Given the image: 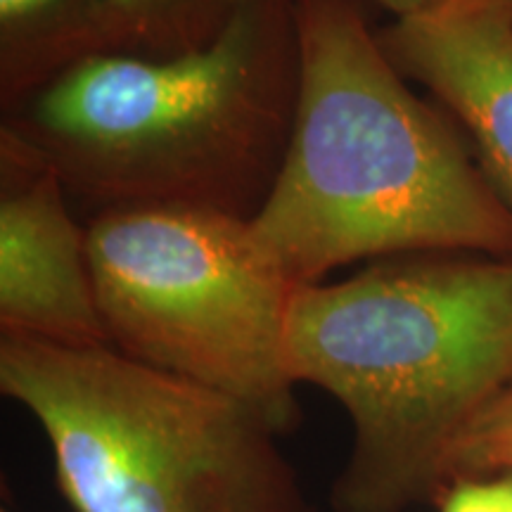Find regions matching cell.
Here are the masks:
<instances>
[{
  "mask_svg": "<svg viewBox=\"0 0 512 512\" xmlns=\"http://www.w3.org/2000/svg\"><path fill=\"white\" fill-rule=\"evenodd\" d=\"M107 0H0L3 112L74 64L107 53Z\"/></svg>",
  "mask_w": 512,
  "mask_h": 512,
  "instance_id": "cell-8",
  "label": "cell"
},
{
  "mask_svg": "<svg viewBox=\"0 0 512 512\" xmlns=\"http://www.w3.org/2000/svg\"><path fill=\"white\" fill-rule=\"evenodd\" d=\"M494 472H512V387L491 401L448 448L444 484Z\"/></svg>",
  "mask_w": 512,
  "mask_h": 512,
  "instance_id": "cell-10",
  "label": "cell"
},
{
  "mask_svg": "<svg viewBox=\"0 0 512 512\" xmlns=\"http://www.w3.org/2000/svg\"><path fill=\"white\" fill-rule=\"evenodd\" d=\"M299 93L254 242L292 285L358 259L512 256L501 202L446 112L408 88L354 0H292Z\"/></svg>",
  "mask_w": 512,
  "mask_h": 512,
  "instance_id": "cell-1",
  "label": "cell"
},
{
  "mask_svg": "<svg viewBox=\"0 0 512 512\" xmlns=\"http://www.w3.org/2000/svg\"><path fill=\"white\" fill-rule=\"evenodd\" d=\"M408 81L441 102L512 211V0H451L377 31Z\"/></svg>",
  "mask_w": 512,
  "mask_h": 512,
  "instance_id": "cell-7",
  "label": "cell"
},
{
  "mask_svg": "<svg viewBox=\"0 0 512 512\" xmlns=\"http://www.w3.org/2000/svg\"><path fill=\"white\" fill-rule=\"evenodd\" d=\"M102 323L121 354L200 382L297 427L287 320L297 285L275 268L240 216L136 207L86 223Z\"/></svg>",
  "mask_w": 512,
  "mask_h": 512,
  "instance_id": "cell-5",
  "label": "cell"
},
{
  "mask_svg": "<svg viewBox=\"0 0 512 512\" xmlns=\"http://www.w3.org/2000/svg\"><path fill=\"white\" fill-rule=\"evenodd\" d=\"M375 3L382 5L384 10L392 12L394 19H403V17L425 15V12H434L444 8V5L451 3V0H375Z\"/></svg>",
  "mask_w": 512,
  "mask_h": 512,
  "instance_id": "cell-12",
  "label": "cell"
},
{
  "mask_svg": "<svg viewBox=\"0 0 512 512\" xmlns=\"http://www.w3.org/2000/svg\"><path fill=\"white\" fill-rule=\"evenodd\" d=\"M297 93L292 0H249L207 48L86 57L5 110L0 133L60 176L83 223L136 207L249 221L280 174Z\"/></svg>",
  "mask_w": 512,
  "mask_h": 512,
  "instance_id": "cell-2",
  "label": "cell"
},
{
  "mask_svg": "<svg viewBox=\"0 0 512 512\" xmlns=\"http://www.w3.org/2000/svg\"><path fill=\"white\" fill-rule=\"evenodd\" d=\"M437 498L439 512H512V472L456 477Z\"/></svg>",
  "mask_w": 512,
  "mask_h": 512,
  "instance_id": "cell-11",
  "label": "cell"
},
{
  "mask_svg": "<svg viewBox=\"0 0 512 512\" xmlns=\"http://www.w3.org/2000/svg\"><path fill=\"white\" fill-rule=\"evenodd\" d=\"M0 392L41 425L74 512H313L264 415L114 347L3 335Z\"/></svg>",
  "mask_w": 512,
  "mask_h": 512,
  "instance_id": "cell-4",
  "label": "cell"
},
{
  "mask_svg": "<svg viewBox=\"0 0 512 512\" xmlns=\"http://www.w3.org/2000/svg\"><path fill=\"white\" fill-rule=\"evenodd\" d=\"M0 512H12V510H8V508H3V510H0Z\"/></svg>",
  "mask_w": 512,
  "mask_h": 512,
  "instance_id": "cell-13",
  "label": "cell"
},
{
  "mask_svg": "<svg viewBox=\"0 0 512 512\" xmlns=\"http://www.w3.org/2000/svg\"><path fill=\"white\" fill-rule=\"evenodd\" d=\"M0 328L62 347H112L86 223L50 166L0 133Z\"/></svg>",
  "mask_w": 512,
  "mask_h": 512,
  "instance_id": "cell-6",
  "label": "cell"
},
{
  "mask_svg": "<svg viewBox=\"0 0 512 512\" xmlns=\"http://www.w3.org/2000/svg\"><path fill=\"white\" fill-rule=\"evenodd\" d=\"M249 0H107V53L176 57L207 48Z\"/></svg>",
  "mask_w": 512,
  "mask_h": 512,
  "instance_id": "cell-9",
  "label": "cell"
},
{
  "mask_svg": "<svg viewBox=\"0 0 512 512\" xmlns=\"http://www.w3.org/2000/svg\"><path fill=\"white\" fill-rule=\"evenodd\" d=\"M287 361L351 422L335 512H403L444 486L467 425L512 387V256L406 254L294 290Z\"/></svg>",
  "mask_w": 512,
  "mask_h": 512,
  "instance_id": "cell-3",
  "label": "cell"
}]
</instances>
